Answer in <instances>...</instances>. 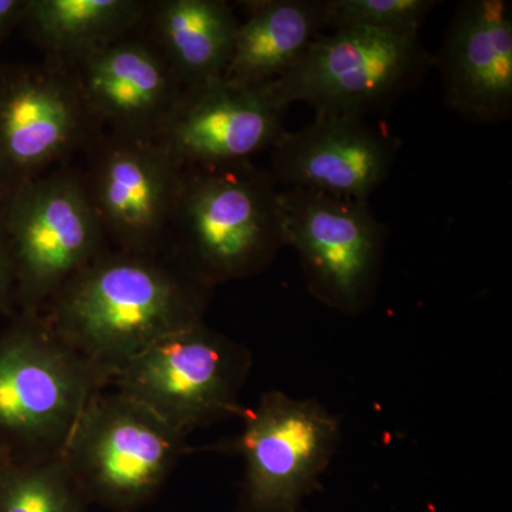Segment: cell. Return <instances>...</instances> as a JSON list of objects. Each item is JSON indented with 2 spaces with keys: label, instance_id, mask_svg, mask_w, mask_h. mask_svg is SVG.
Returning a JSON list of instances; mask_svg holds the SVG:
<instances>
[{
  "label": "cell",
  "instance_id": "obj_5",
  "mask_svg": "<svg viewBox=\"0 0 512 512\" xmlns=\"http://www.w3.org/2000/svg\"><path fill=\"white\" fill-rule=\"evenodd\" d=\"M6 229L15 269L16 306L42 312L103 251L92 195L70 171L37 175L6 192Z\"/></svg>",
  "mask_w": 512,
  "mask_h": 512
},
{
  "label": "cell",
  "instance_id": "obj_11",
  "mask_svg": "<svg viewBox=\"0 0 512 512\" xmlns=\"http://www.w3.org/2000/svg\"><path fill=\"white\" fill-rule=\"evenodd\" d=\"M90 120L63 66L0 73V188L8 192L62 160L83 143Z\"/></svg>",
  "mask_w": 512,
  "mask_h": 512
},
{
  "label": "cell",
  "instance_id": "obj_14",
  "mask_svg": "<svg viewBox=\"0 0 512 512\" xmlns=\"http://www.w3.org/2000/svg\"><path fill=\"white\" fill-rule=\"evenodd\" d=\"M448 109L497 124L512 116V12L505 0H464L434 56Z\"/></svg>",
  "mask_w": 512,
  "mask_h": 512
},
{
  "label": "cell",
  "instance_id": "obj_2",
  "mask_svg": "<svg viewBox=\"0 0 512 512\" xmlns=\"http://www.w3.org/2000/svg\"><path fill=\"white\" fill-rule=\"evenodd\" d=\"M279 187L249 160L185 167L170 224L177 265L211 289L268 268L286 247Z\"/></svg>",
  "mask_w": 512,
  "mask_h": 512
},
{
  "label": "cell",
  "instance_id": "obj_20",
  "mask_svg": "<svg viewBox=\"0 0 512 512\" xmlns=\"http://www.w3.org/2000/svg\"><path fill=\"white\" fill-rule=\"evenodd\" d=\"M437 0H323V23L333 30L367 29L419 36Z\"/></svg>",
  "mask_w": 512,
  "mask_h": 512
},
{
  "label": "cell",
  "instance_id": "obj_1",
  "mask_svg": "<svg viewBox=\"0 0 512 512\" xmlns=\"http://www.w3.org/2000/svg\"><path fill=\"white\" fill-rule=\"evenodd\" d=\"M212 289L153 256L101 254L50 302L53 333L110 379L168 336L204 322Z\"/></svg>",
  "mask_w": 512,
  "mask_h": 512
},
{
  "label": "cell",
  "instance_id": "obj_18",
  "mask_svg": "<svg viewBox=\"0 0 512 512\" xmlns=\"http://www.w3.org/2000/svg\"><path fill=\"white\" fill-rule=\"evenodd\" d=\"M146 9L137 0H29L23 20L43 49L73 63L126 39Z\"/></svg>",
  "mask_w": 512,
  "mask_h": 512
},
{
  "label": "cell",
  "instance_id": "obj_12",
  "mask_svg": "<svg viewBox=\"0 0 512 512\" xmlns=\"http://www.w3.org/2000/svg\"><path fill=\"white\" fill-rule=\"evenodd\" d=\"M184 170L154 137L117 134L101 150L87 188L120 251L153 256L170 227Z\"/></svg>",
  "mask_w": 512,
  "mask_h": 512
},
{
  "label": "cell",
  "instance_id": "obj_17",
  "mask_svg": "<svg viewBox=\"0 0 512 512\" xmlns=\"http://www.w3.org/2000/svg\"><path fill=\"white\" fill-rule=\"evenodd\" d=\"M154 18L165 62L184 87L224 76L239 25L227 3L167 0Z\"/></svg>",
  "mask_w": 512,
  "mask_h": 512
},
{
  "label": "cell",
  "instance_id": "obj_4",
  "mask_svg": "<svg viewBox=\"0 0 512 512\" xmlns=\"http://www.w3.org/2000/svg\"><path fill=\"white\" fill-rule=\"evenodd\" d=\"M187 434L111 387L84 410L64 444V463L90 504L136 512L150 503L183 456Z\"/></svg>",
  "mask_w": 512,
  "mask_h": 512
},
{
  "label": "cell",
  "instance_id": "obj_22",
  "mask_svg": "<svg viewBox=\"0 0 512 512\" xmlns=\"http://www.w3.org/2000/svg\"><path fill=\"white\" fill-rule=\"evenodd\" d=\"M29 0H0V42L25 19Z\"/></svg>",
  "mask_w": 512,
  "mask_h": 512
},
{
  "label": "cell",
  "instance_id": "obj_8",
  "mask_svg": "<svg viewBox=\"0 0 512 512\" xmlns=\"http://www.w3.org/2000/svg\"><path fill=\"white\" fill-rule=\"evenodd\" d=\"M433 67L434 56L419 36L343 29L316 37L299 62L271 86L286 109L305 101L316 113L365 119L392 106Z\"/></svg>",
  "mask_w": 512,
  "mask_h": 512
},
{
  "label": "cell",
  "instance_id": "obj_6",
  "mask_svg": "<svg viewBox=\"0 0 512 512\" xmlns=\"http://www.w3.org/2000/svg\"><path fill=\"white\" fill-rule=\"evenodd\" d=\"M252 356L247 348L205 326L168 336L111 376L109 387L147 407L184 434L228 417L239 402Z\"/></svg>",
  "mask_w": 512,
  "mask_h": 512
},
{
  "label": "cell",
  "instance_id": "obj_15",
  "mask_svg": "<svg viewBox=\"0 0 512 512\" xmlns=\"http://www.w3.org/2000/svg\"><path fill=\"white\" fill-rule=\"evenodd\" d=\"M72 66L92 119L110 124L119 136H156L184 89L161 53L127 39Z\"/></svg>",
  "mask_w": 512,
  "mask_h": 512
},
{
  "label": "cell",
  "instance_id": "obj_23",
  "mask_svg": "<svg viewBox=\"0 0 512 512\" xmlns=\"http://www.w3.org/2000/svg\"><path fill=\"white\" fill-rule=\"evenodd\" d=\"M10 460H12V457H10L8 451H6L2 444H0V470H2Z\"/></svg>",
  "mask_w": 512,
  "mask_h": 512
},
{
  "label": "cell",
  "instance_id": "obj_10",
  "mask_svg": "<svg viewBox=\"0 0 512 512\" xmlns=\"http://www.w3.org/2000/svg\"><path fill=\"white\" fill-rule=\"evenodd\" d=\"M285 111L271 83L220 77L184 87L154 138L184 167L239 163L275 146Z\"/></svg>",
  "mask_w": 512,
  "mask_h": 512
},
{
  "label": "cell",
  "instance_id": "obj_21",
  "mask_svg": "<svg viewBox=\"0 0 512 512\" xmlns=\"http://www.w3.org/2000/svg\"><path fill=\"white\" fill-rule=\"evenodd\" d=\"M5 197L6 192L0 188V313L9 315L16 306V282L6 229Z\"/></svg>",
  "mask_w": 512,
  "mask_h": 512
},
{
  "label": "cell",
  "instance_id": "obj_16",
  "mask_svg": "<svg viewBox=\"0 0 512 512\" xmlns=\"http://www.w3.org/2000/svg\"><path fill=\"white\" fill-rule=\"evenodd\" d=\"M244 6L247 19L238 25L222 76L228 82L251 86L276 82L325 29L323 0H254Z\"/></svg>",
  "mask_w": 512,
  "mask_h": 512
},
{
  "label": "cell",
  "instance_id": "obj_9",
  "mask_svg": "<svg viewBox=\"0 0 512 512\" xmlns=\"http://www.w3.org/2000/svg\"><path fill=\"white\" fill-rule=\"evenodd\" d=\"M279 201L285 244L298 252L309 291L336 311L362 312L386 248V229L369 201L301 188H282Z\"/></svg>",
  "mask_w": 512,
  "mask_h": 512
},
{
  "label": "cell",
  "instance_id": "obj_3",
  "mask_svg": "<svg viewBox=\"0 0 512 512\" xmlns=\"http://www.w3.org/2000/svg\"><path fill=\"white\" fill-rule=\"evenodd\" d=\"M109 379L57 338L42 312L0 333V444L12 458L62 453Z\"/></svg>",
  "mask_w": 512,
  "mask_h": 512
},
{
  "label": "cell",
  "instance_id": "obj_19",
  "mask_svg": "<svg viewBox=\"0 0 512 512\" xmlns=\"http://www.w3.org/2000/svg\"><path fill=\"white\" fill-rule=\"evenodd\" d=\"M62 453L12 458L0 470V512H89Z\"/></svg>",
  "mask_w": 512,
  "mask_h": 512
},
{
  "label": "cell",
  "instance_id": "obj_13",
  "mask_svg": "<svg viewBox=\"0 0 512 512\" xmlns=\"http://www.w3.org/2000/svg\"><path fill=\"white\" fill-rule=\"evenodd\" d=\"M272 150L269 173L285 188L369 201L396 161L399 141L363 117L316 113L299 131H285Z\"/></svg>",
  "mask_w": 512,
  "mask_h": 512
},
{
  "label": "cell",
  "instance_id": "obj_7",
  "mask_svg": "<svg viewBox=\"0 0 512 512\" xmlns=\"http://www.w3.org/2000/svg\"><path fill=\"white\" fill-rule=\"evenodd\" d=\"M241 420L237 436L210 447L244 460L238 512L298 511L338 450V417L316 400L274 390Z\"/></svg>",
  "mask_w": 512,
  "mask_h": 512
}]
</instances>
